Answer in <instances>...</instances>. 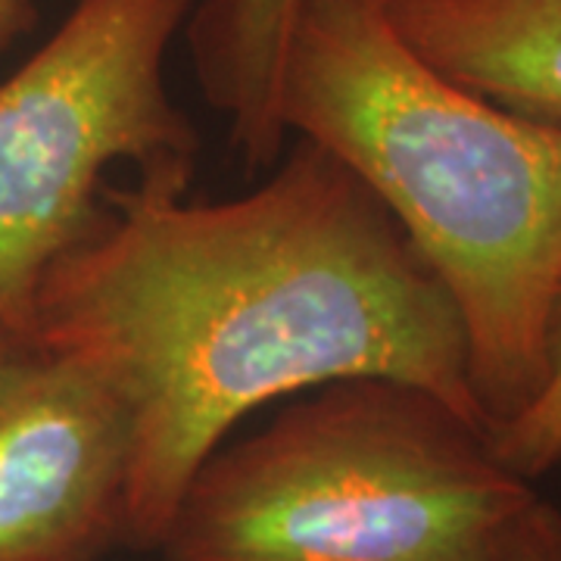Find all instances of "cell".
Wrapping results in <instances>:
<instances>
[{
  "mask_svg": "<svg viewBox=\"0 0 561 561\" xmlns=\"http://www.w3.org/2000/svg\"><path fill=\"white\" fill-rule=\"evenodd\" d=\"M35 22H38L35 0H0V54L13 47L28 28H35Z\"/></svg>",
  "mask_w": 561,
  "mask_h": 561,
  "instance_id": "10",
  "label": "cell"
},
{
  "mask_svg": "<svg viewBox=\"0 0 561 561\" xmlns=\"http://www.w3.org/2000/svg\"><path fill=\"white\" fill-rule=\"evenodd\" d=\"M201 3L76 0L0 84V316L20 334L41 275L88 231L116 162L194 172L201 138L169 94L165 57Z\"/></svg>",
  "mask_w": 561,
  "mask_h": 561,
  "instance_id": "4",
  "label": "cell"
},
{
  "mask_svg": "<svg viewBox=\"0 0 561 561\" xmlns=\"http://www.w3.org/2000/svg\"><path fill=\"white\" fill-rule=\"evenodd\" d=\"M515 561H561V512L542 500L524 534Z\"/></svg>",
  "mask_w": 561,
  "mask_h": 561,
  "instance_id": "9",
  "label": "cell"
},
{
  "mask_svg": "<svg viewBox=\"0 0 561 561\" xmlns=\"http://www.w3.org/2000/svg\"><path fill=\"white\" fill-rule=\"evenodd\" d=\"M542 387L522 415L496 427L490 446L524 481H540L561 459V287L546 321Z\"/></svg>",
  "mask_w": 561,
  "mask_h": 561,
  "instance_id": "8",
  "label": "cell"
},
{
  "mask_svg": "<svg viewBox=\"0 0 561 561\" xmlns=\"http://www.w3.org/2000/svg\"><path fill=\"white\" fill-rule=\"evenodd\" d=\"M383 10L446 79L561 128V0H393Z\"/></svg>",
  "mask_w": 561,
  "mask_h": 561,
  "instance_id": "6",
  "label": "cell"
},
{
  "mask_svg": "<svg viewBox=\"0 0 561 561\" xmlns=\"http://www.w3.org/2000/svg\"><path fill=\"white\" fill-rule=\"evenodd\" d=\"M22 343L25 341H22L20 328H16L10 319H3V316H0V362L7 359L13 350H20Z\"/></svg>",
  "mask_w": 561,
  "mask_h": 561,
  "instance_id": "11",
  "label": "cell"
},
{
  "mask_svg": "<svg viewBox=\"0 0 561 561\" xmlns=\"http://www.w3.org/2000/svg\"><path fill=\"white\" fill-rule=\"evenodd\" d=\"M191 175L106 187L22 331L125 405L128 546L160 549L191 478L247 415L331 381L412 383L486 431L459 306L334 153L297 138L272 179L221 203L184 201Z\"/></svg>",
  "mask_w": 561,
  "mask_h": 561,
  "instance_id": "1",
  "label": "cell"
},
{
  "mask_svg": "<svg viewBox=\"0 0 561 561\" xmlns=\"http://www.w3.org/2000/svg\"><path fill=\"white\" fill-rule=\"evenodd\" d=\"M378 3H393V0H378Z\"/></svg>",
  "mask_w": 561,
  "mask_h": 561,
  "instance_id": "12",
  "label": "cell"
},
{
  "mask_svg": "<svg viewBox=\"0 0 561 561\" xmlns=\"http://www.w3.org/2000/svg\"><path fill=\"white\" fill-rule=\"evenodd\" d=\"M542 496L440 397L343 378L197 468L165 561H515Z\"/></svg>",
  "mask_w": 561,
  "mask_h": 561,
  "instance_id": "3",
  "label": "cell"
},
{
  "mask_svg": "<svg viewBox=\"0 0 561 561\" xmlns=\"http://www.w3.org/2000/svg\"><path fill=\"white\" fill-rule=\"evenodd\" d=\"M556 468H559V471H561V459H559V465H556Z\"/></svg>",
  "mask_w": 561,
  "mask_h": 561,
  "instance_id": "13",
  "label": "cell"
},
{
  "mask_svg": "<svg viewBox=\"0 0 561 561\" xmlns=\"http://www.w3.org/2000/svg\"><path fill=\"white\" fill-rule=\"evenodd\" d=\"M302 0H209L201 3L194 60L203 94L231 122V140L250 169L280 160L287 135L275 116L280 57Z\"/></svg>",
  "mask_w": 561,
  "mask_h": 561,
  "instance_id": "7",
  "label": "cell"
},
{
  "mask_svg": "<svg viewBox=\"0 0 561 561\" xmlns=\"http://www.w3.org/2000/svg\"><path fill=\"white\" fill-rule=\"evenodd\" d=\"M275 116L400 221L459 306L486 437L542 387L561 287V128L461 88L400 38L378 0H302Z\"/></svg>",
  "mask_w": 561,
  "mask_h": 561,
  "instance_id": "2",
  "label": "cell"
},
{
  "mask_svg": "<svg viewBox=\"0 0 561 561\" xmlns=\"http://www.w3.org/2000/svg\"><path fill=\"white\" fill-rule=\"evenodd\" d=\"M131 424L84 362H0V561H98L125 542Z\"/></svg>",
  "mask_w": 561,
  "mask_h": 561,
  "instance_id": "5",
  "label": "cell"
}]
</instances>
